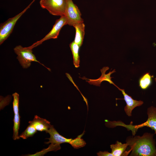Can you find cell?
Wrapping results in <instances>:
<instances>
[{
  "instance_id": "1",
  "label": "cell",
  "mask_w": 156,
  "mask_h": 156,
  "mask_svg": "<svg viewBox=\"0 0 156 156\" xmlns=\"http://www.w3.org/2000/svg\"><path fill=\"white\" fill-rule=\"evenodd\" d=\"M154 135L146 132L141 136L128 137L126 142L130 148L127 151V155L131 152V156H156V142Z\"/></svg>"
},
{
  "instance_id": "2",
  "label": "cell",
  "mask_w": 156,
  "mask_h": 156,
  "mask_svg": "<svg viewBox=\"0 0 156 156\" xmlns=\"http://www.w3.org/2000/svg\"><path fill=\"white\" fill-rule=\"evenodd\" d=\"M32 49L30 46L24 47L21 45L17 46L14 49V52L17 55V58L22 67L24 68H28L31 65V62L34 61L39 63L51 71L49 68L46 67L37 60L33 53Z\"/></svg>"
},
{
  "instance_id": "3",
  "label": "cell",
  "mask_w": 156,
  "mask_h": 156,
  "mask_svg": "<svg viewBox=\"0 0 156 156\" xmlns=\"http://www.w3.org/2000/svg\"><path fill=\"white\" fill-rule=\"evenodd\" d=\"M147 113L148 118L147 120L141 124L133 125L131 122L129 125H125V127L128 130H131L132 135H135L138 129L144 127L151 128L155 131L156 134V107L151 106L147 109Z\"/></svg>"
},
{
  "instance_id": "4",
  "label": "cell",
  "mask_w": 156,
  "mask_h": 156,
  "mask_svg": "<svg viewBox=\"0 0 156 156\" xmlns=\"http://www.w3.org/2000/svg\"><path fill=\"white\" fill-rule=\"evenodd\" d=\"M41 7L51 14L60 16L65 15L66 0H40Z\"/></svg>"
},
{
  "instance_id": "5",
  "label": "cell",
  "mask_w": 156,
  "mask_h": 156,
  "mask_svg": "<svg viewBox=\"0 0 156 156\" xmlns=\"http://www.w3.org/2000/svg\"><path fill=\"white\" fill-rule=\"evenodd\" d=\"M34 1H33L29 5L27 6V8L21 12L16 15L14 17L9 18L6 21L0 24V45L2 44L9 37L12 32L14 26L17 21L29 8L30 6Z\"/></svg>"
},
{
  "instance_id": "6",
  "label": "cell",
  "mask_w": 156,
  "mask_h": 156,
  "mask_svg": "<svg viewBox=\"0 0 156 156\" xmlns=\"http://www.w3.org/2000/svg\"><path fill=\"white\" fill-rule=\"evenodd\" d=\"M66 0L64 16L67 19V24L73 26L77 23L83 22L81 12L76 5L72 0Z\"/></svg>"
},
{
  "instance_id": "7",
  "label": "cell",
  "mask_w": 156,
  "mask_h": 156,
  "mask_svg": "<svg viewBox=\"0 0 156 156\" xmlns=\"http://www.w3.org/2000/svg\"><path fill=\"white\" fill-rule=\"evenodd\" d=\"M67 24L66 16L64 15L60 16L57 19L50 32L41 40L33 43L30 47L32 49L41 44L44 41L51 39L57 38L62 28Z\"/></svg>"
},
{
  "instance_id": "8",
  "label": "cell",
  "mask_w": 156,
  "mask_h": 156,
  "mask_svg": "<svg viewBox=\"0 0 156 156\" xmlns=\"http://www.w3.org/2000/svg\"><path fill=\"white\" fill-rule=\"evenodd\" d=\"M46 133H48L49 134L50 137L47 138L49 140V141L45 142L46 144L50 143L54 144L60 145L61 144L67 143L70 144L73 148L75 146L76 138L74 139H68L64 137L58 133L53 125H51Z\"/></svg>"
},
{
  "instance_id": "9",
  "label": "cell",
  "mask_w": 156,
  "mask_h": 156,
  "mask_svg": "<svg viewBox=\"0 0 156 156\" xmlns=\"http://www.w3.org/2000/svg\"><path fill=\"white\" fill-rule=\"evenodd\" d=\"M12 96L13 97V106L14 113L12 138L14 140H16L20 138L18 135V130L20 125V117L18 109L19 95L18 93L15 92L12 94Z\"/></svg>"
},
{
  "instance_id": "10",
  "label": "cell",
  "mask_w": 156,
  "mask_h": 156,
  "mask_svg": "<svg viewBox=\"0 0 156 156\" xmlns=\"http://www.w3.org/2000/svg\"><path fill=\"white\" fill-rule=\"evenodd\" d=\"M118 89L122 92L124 96V99L126 103V105L124 107V111L127 116H131L133 110L137 107L142 105L144 103L143 102L133 99L131 96L125 93L124 89H121L119 88Z\"/></svg>"
},
{
  "instance_id": "11",
  "label": "cell",
  "mask_w": 156,
  "mask_h": 156,
  "mask_svg": "<svg viewBox=\"0 0 156 156\" xmlns=\"http://www.w3.org/2000/svg\"><path fill=\"white\" fill-rule=\"evenodd\" d=\"M29 124L32 125L37 130L46 133L52 125L50 122L45 119L41 118L35 115L33 120L29 122Z\"/></svg>"
},
{
  "instance_id": "12",
  "label": "cell",
  "mask_w": 156,
  "mask_h": 156,
  "mask_svg": "<svg viewBox=\"0 0 156 156\" xmlns=\"http://www.w3.org/2000/svg\"><path fill=\"white\" fill-rule=\"evenodd\" d=\"M108 67H104L101 70L102 75L98 79H88L89 80L87 81L90 84H93L98 86H100L101 82L104 81H108L110 84H112L116 86L118 88H119L111 80L112 77H110L112 73L115 72V69L112 71H110L107 74H105L106 71L109 69Z\"/></svg>"
},
{
  "instance_id": "13",
  "label": "cell",
  "mask_w": 156,
  "mask_h": 156,
  "mask_svg": "<svg viewBox=\"0 0 156 156\" xmlns=\"http://www.w3.org/2000/svg\"><path fill=\"white\" fill-rule=\"evenodd\" d=\"M73 27L75 30V35L74 42L80 47L83 44L85 34V25L83 22L77 23Z\"/></svg>"
},
{
  "instance_id": "14",
  "label": "cell",
  "mask_w": 156,
  "mask_h": 156,
  "mask_svg": "<svg viewBox=\"0 0 156 156\" xmlns=\"http://www.w3.org/2000/svg\"><path fill=\"white\" fill-rule=\"evenodd\" d=\"M128 146L127 143L123 144L117 141L115 144L110 145L111 153L113 156H127L126 150Z\"/></svg>"
},
{
  "instance_id": "15",
  "label": "cell",
  "mask_w": 156,
  "mask_h": 156,
  "mask_svg": "<svg viewBox=\"0 0 156 156\" xmlns=\"http://www.w3.org/2000/svg\"><path fill=\"white\" fill-rule=\"evenodd\" d=\"M70 47L73 54V64L75 67L78 68L79 66V50L80 47L74 41L70 44Z\"/></svg>"
},
{
  "instance_id": "16",
  "label": "cell",
  "mask_w": 156,
  "mask_h": 156,
  "mask_svg": "<svg viewBox=\"0 0 156 156\" xmlns=\"http://www.w3.org/2000/svg\"><path fill=\"white\" fill-rule=\"evenodd\" d=\"M152 76L150 73H147L143 75L139 79V86L143 90L147 89L151 85Z\"/></svg>"
},
{
  "instance_id": "17",
  "label": "cell",
  "mask_w": 156,
  "mask_h": 156,
  "mask_svg": "<svg viewBox=\"0 0 156 156\" xmlns=\"http://www.w3.org/2000/svg\"><path fill=\"white\" fill-rule=\"evenodd\" d=\"M37 130L31 124H29L26 129L19 135L20 138L25 139L33 136L37 132Z\"/></svg>"
},
{
  "instance_id": "18",
  "label": "cell",
  "mask_w": 156,
  "mask_h": 156,
  "mask_svg": "<svg viewBox=\"0 0 156 156\" xmlns=\"http://www.w3.org/2000/svg\"><path fill=\"white\" fill-rule=\"evenodd\" d=\"M97 155L99 156H113L112 153L106 151H100L97 153Z\"/></svg>"
},
{
  "instance_id": "19",
  "label": "cell",
  "mask_w": 156,
  "mask_h": 156,
  "mask_svg": "<svg viewBox=\"0 0 156 156\" xmlns=\"http://www.w3.org/2000/svg\"><path fill=\"white\" fill-rule=\"evenodd\" d=\"M155 81H156V78H155Z\"/></svg>"
}]
</instances>
